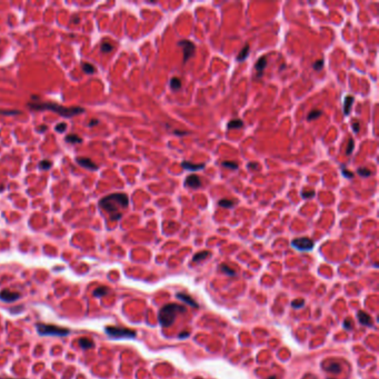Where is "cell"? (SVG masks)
I'll use <instances>...</instances> for the list:
<instances>
[{
	"mask_svg": "<svg viewBox=\"0 0 379 379\" xmlns=\"http://www.w3.org/2000/svg\"><path fill=\"white\" fill-rule=\"evenodd\" d=\"M129 204L127 195L111 194L99 201V206L110 215L111 220H119L122 217L121 209H126Z\"/></svg>",
	"mask_w": 379,
	"mask_h": 379,
	"instance_id": "1",
	"label": "cell"
},
{
	"mask_svg": "<svg viewBox=\"0 0 379 379\" xmlns=\"http://www.w3.org/2000/svg\"><path fill=\"white\" fill-rule=\"evenodd\" d=\"M28 107L33 110H51L55 111L57 114L61 115L64 117H72L76 116L78 114L83 112V109L80 107H72V108H67V107H62L60 105L53 103H29Z\"/></svg>",
	"mask_w": 379,
	"mask_h": 379,
	"instance_id": "2",
	"label": "cell"
},
{
	"mask_svg": "<svg viewBox=\"0 0 379 379\" xmlns=\"http://www.w3.org/2000/svg\"><path fill=\"white\" fill-rule=\"evenodd\" d=\"M187 311L185 306H180L177 304H168L163 306L159 311V322L162 327L171 326L177 315L185 314Z\"/></svg>",
	"mask_w": 379,
	"mask_h": 379,
	"instance_id": "3",
	"label": "cell"
},
{
	"mask_svg": "<svg viewBox=\"0 0 379 379\" xmlns=\"http://www.w3.org/2000/svg\"><path fill=\"white\" fill-rule=\"evenodd\" d=\"M37 331L41 336H67L69 334V329L62 328V327L55 326V325H44L39 324L37 325Z\"/></svg>",
	"mask_w": 379,
	"mask_h": 379,
	"instance_id": "4",
	"label": "cell"
},
{
	"mask_svg": "<svg viewBox=\"0 0 379 379\" xmlns=\"http://www.w3.org/2000/svg\"><path fill=\"white\" fill-rule=\"evenodd\" d=\"M107 335L115 339L120 338H135L137 336L135 330L128 329V328H120V327H106L105 328Z\"/></svg>",
	"mask_w": 379,
	"mask_h": 379,
	"instance_id": "5",
	"label": "cell"
},
{
	"mask_svg": "<svg viewBox=\"0 0 379 379\" xmlns=\"http://www.w3.org/2000/svg\"><path fill=\"white\" fill-rule=\"evenodd\" d=\"M314 241L307 237H301V238H296L291 241V246L300 251H309L314 248Z\"/></svg>",
	"mask_w": 379,
	"mask_h": 379,
	"instance_id": "6",
	"label": "cell"
},
{
	"mask_svg": "<svg viewBox=\"0 0 379 379\" xmlns=\"http://www.w3.org/2000/svg\"><path fill=\"white\" fill-rule=\"evenodd\" d=\"M177 44L179 46V47H181L183 49V64H186V62H187V61H188L189 59L192 57V55H194L195 49H196V46H195V44H192L191 41H189V40H180V41H178Z\"/></svg>",
	"mask_w": 379,
	"mask_h": 379,
	"instance_id": "7",
	"label": "cell"
},
{
	"mask_svg": "<svg viewBox=\"0 0 379 379\" xmlns=\"http://www.w3.org/2000/svg\"><path fill=\"white\" fill-rule=\"evenodd\" d=\"M20 295L19 293H15V291H10V290H2L0 293V299L5 302H12V301H16L18 299L20 298Z\"/></svg>",
	"mask_w": 379,
	"mask_h": 379,
	"instance_id": "8",
	"label": "cell"
},
{
	"mask_svg": "<svg viewBox=\"0 0 379 379\" xmlns=\"http://www.w3.org/2000/svg\"><path fill=\"white\" fill-rule=\"evenodd\" d=\"M76 160H77V162L79 163L80 166H82L83 168H87V169H89V170H97L98 169L97 165H96L91 159H89V158L78 157Z\"/></svg>",
	"mask_w": 379,
	"mask_h": 379,
	"instance_id": "9",
	"label": "cell"
},
{
	"mask_svg": "<svg viewBox=\"0 0 379 379\" xmlns=\"http://www.w3.org/2000/svg\"><path fill=\"white\" fill-rule=\"evenodd\" d=\"M185 185L190 187V188L198 189L201 186V180H200V178L197 175H190V176L186 178Z\"/></svg>",
	"mask_w": 379,
	"mask_h": 379,
	"instance_id": "10",
	"label": "cell"
},
{
	"mask_svg": "<svg viewBox=\"0 0 379 379\" xmlns=\"http://www.w3.org/2000/svg\"><path fill=\"white\" fill-rule=\"evenodd\" d=\"M181 166L183 169L189 170V171H198V170H201V169L205 168L206 163H192L190 161H183L181 163Z\"/></svg>",
	"mask_w": 379,
	"mask_h": 379,
	"instance_id": "11",
	"label": "cell"
},
{
	"mask_svg": "<svg viewBox=\"0 0 379 379\" xmlns=\"http://www.w3.org/2000/svg\"><path fill=\"white\" fill-rule=\"evenodd\" d=\"M266 66H267V57H266V56H263V57H260V58L258 59V61L256 62V66H255L256 71H257V78H260L263 76V69L266 68Z\"/></svg>",
	"mask_w": 379,
	"mask_h": 379,
	"instance_id": "12",
	"label": "cell"
},
{
	"mask_svg": "<svg viewBox=\"0 0 379 379\" xmlns=\"http://www.w3.org/2000/svg\"><path fill=\"white\" fill-rule=\"evenodd\" d=\"M354 101H355L354 96H347L345 98V101H343V114H345V116H349Z\"/></svg>",
	"mask_w": 379,
	"mask_h": 379,
	"instance_id": "13",
	"label": "cell"
},
{
	"mask_svg": "<svg viewBox=\"0 0 379 379\" xmlns=\"http://www.w3.org/2000/svg\"><path fill=\"white\" fill-rule=\"evenodd\" d=\"M177 298L180 299V300H183V301H185L186 304H188L189 306H192V307H195V308H198V304H197V302L195 301L194 299L191 298L190 296L186 295V293H177Z\"/></svg>",
	"mask_w": 379,
	"mask_h": 379,
	"instance_id": "14",
	"label": "cell"
},
{
	"mask_svg": "<svg viewBox=\"0 0 379 379\" xmlns=\"http://www.w3.org/2000/svg\"><path fill=\"white\" fill-rule=\"evenodd\" d=\"M325 370L328 371V373H332V374H339L341 371V366L338 363L330 361L329 364H327V365L325 366Z\"/></svg>",
	"mask_w": 379,
	"mask_h": 379,
	"instance_id": "15",
	"label": "cell"
},
{
	"mask_svg": "<svg viewBox=\"0 0 379 379\" xmlns=\"http://www.w3.org/2000/svg\"><path fill=\"white\" fill-rule=\"evenodd\" d=\"M357 317H358V320H359V322L361 325H366V326H368V325L371 324L370 316L367 315L365 311H358Z\"/></svg>",
	"mask_w": 379,
	"mask_h": 379,
	"instance_id": "16",
	"label": "cell"
},
{
	"mask_svg": "<svg viewBox=\"0 0 379 379\" xmlns=\"http://www.w3.org/2000/svg\"><path fill=\"white\" fill-rule=\"evenodd\" d=\"M78 343H79V346L81 347L82 349H89V348H94L95 347V343L92 340H90L89 338H80L79 340H78Z\"/></svg>",
	"mask_w": 379,
	"mask_h": 379,
	"instance_id": "17",
	"label": "cell"
},
{
	"mask_svg": "<svg viewBox=\"0 0 379 379\" xmlns=\"http://www.w3.org/2000/svg\"><path fill=\"white\" fill-rule=\"evenodd\" d=\"M249 51H250V47H249V44H245V47L242 48V49H241V51L240 53H239V55L237 56V61H239V62H241V61H244L245 59L247 58V57H248V55H249Z\"/></svg>",
	"mask_w": 379,
	"mask_h": 379,
	"instance_id": "18",
	"label": "cell"
},
{
	"mask_svg": "<svg viewBox=\"0 0 379 379\" xmlns=\"http://www.w3.org/2000/svg\"><path fill=\"white\" fill-rule=\"evenodd\" d=\"M244 126V122L240 119H234L228 122L227 129H236V128H241Z\"/></svg>",
	"mask_w": 379,
	"mask_h": 379,
	"instance_id": "19",
	"label": "cell"
},
{
	"mask_svg": "<svg viewBox=\"0 0 379 379\" xmlns=\"http://www.w3.org/2000/svg\"><path fill=\"white\" fill-rule=\"evenodd\" d=\"M66 141L67 142H70V144H81V142H82V139H81L80 137H78L77 135H75V133H72V135L67 136Z\"/></svg>",
	"mask_w": 379,
	"mask_h": 379,
	"instance_id": "20",
	"label": "cell"
},
{
	"mask_svg": "<svg viewBox=\"0 0 379 379\" xmlns=\"http://www.w3.org/2000/svg\"><path fill=\"white\" fill-rule=\"evenodd\" d=\"M108 293V288L105 287V286H101V287H98L97 289H95L94 291V296L95 297H103L105 295Z\"/></svg>",
	"mask_w": 379,
	"mask_h": 379,
	"instance_id": "21",
	"label": "cell"
},
{
	"mask_svg": "<svg viewBox=\"0 0 379 379\" xmlns=\"http://www.w3.org/2000/svg\"><path fill=\"white\" fill-rule=\"evenodd\" d=\"M209 255H210V252H209V251L198 252V254H196V255L194 256V258H192V261H194V263H197V261H199V260H202V259H205V258H207L208 256H209Z\"/></svg>",
	"mask_w": 379,
	"mask_h": 379,
	"instance_id": "22",
	"label": "cell"
},
{
	"mask_svg": "<svg viewBox=\"0 0 379 379\" xmlns=\"http://www.w3.org/2000/svg\"><path fill=\"white\" fill-rule=\"evenodd\" d=\"M170 88L172 90H179L181 88V81L179 80V78H171V80H170Z\"/></svg>",
	"mask_w": 379,
	"mask_h": 379,
	"instance_id": "23",
	"label": "cell"
},
{
	"mask_svg": "<svg viewBox=\"0 0 379 379\" xmlns=\"http://www.w3.org/2000/svg\"><path fill=\"white\" fill-rule=\"evenodd\" d=\"M321 115H322V110H317V109H315V110H313V111H310L309 114H308V116H307V120H315V119H317V118H318V117H320Z\"/></svg>",
	"mask_w": 379,
	"mask_h": 379,
	"instance_id": "24",
	"label": "cell"
},
{
	"mask_svg": "<svg viewBox=\"0 0 379 379\" xmlns=\"http://www.w3.org/2000/svg\"><path fill=\"white\" fill-rule=\"evenodd\" d=\"M234 205H235V201L228 200V199H221V200H219V202H218L219 207H224V208H233Z\"/></svg>",
	"mask_w": 379,
	"mask_h": 379,
	"instance_id": "25",
	"label": "cell"
},
{
	"mask_svg": "<svg viewBox=\"0 0 379 379\" xmlns=\"http://www.w3.org/2000/svg\"><path fill=\"white\" fill-rule=\"evenodd\" d=\"M221 166L225 167V168L231 169V170H237L238 169V163L235 162V161H222Z\"/></svg>",
	"mask_w": 379,
	"mask_h": 379,
	"instance_id": "26",
	"label": "cell"
},
{
	"mask_svg": "<svg viewBox=\"0 0 379 379\" xmlns=\"http://www.w3.org/2000/svg\"><path fill=\"white\" fill-rule=\"evenodd\" d=\"M81 67H82V70L86 72V74H94V72L96 71V68H95L92 65L87 64V62H82Z\"/></svg>",
	"mask_w": 379,
	"mask_h": 379,
	"instance_id": "27",
	"label": "cell"
},
{
	"mask_svg": "<svg viewBox=\"0 0 379 379\" xmlns=\"http://www.w3.org/2000/svg\"><path fill=\"white\" fill-rule=\"evenodd\" d=\"M324 65H325V60L324 59H319V60L315 61L313 65V68L316 70V71H320L322 68H324Z\"/></svg>",
	"mask_w": 379,
	"mask_h": 379,
	"instance_id": "28",
	"label": "cell"
},
{
	"mask_svg": "<svg viewBox=\"0 0 379 379\" xmlns=\"http://www.w3.org/2000/svg\"><path fill=\"white\" fill-rule=\"evenodd\" d=\"M220 269L224 271L225 274H227L228 276H235L236 275V271L233 270V269H230L229 267H227L226 265H221L220 266Z\"/></svg>",
	"mask_w": 379,
	"mask_h": 379,
	"instance_id": "29",
	"label": "cell"
},
{
	"mask_svg": "<svg viewBox=\"0 0 379 379\" xmlns=\"http://www.w3.org/2000/svg\"><path fill=\"white\" fill-rule=\"evenodd\" d=\"M51 166H53V163L50 162L49 160H42L41 162L39 163V167L42 170H48V169L51 168Z\"/></svg>",
	"mask_w": 379,
	"mask_h": 379,
	"instance_id": "30",
	"label": "cell"
},
{
	"mask_svg": "<svg viewBox=\"0 0 379 379\" xmlns=\"http://www.w3.org/2000/svg\"><path fill=\"white\" fill-rule=\"evenodd\" d=\"M357 174L363 176V177H368L371 175V171L367 168H358L357 169Z\"/></svg>",
	"mask_w": 379,
	"mask_h": 379,
	"instance_id": "31",
	"label": "cell"
},
{
	"mask_svg": "<svg viewBox=\"0 0 379 379\" xmlns=\"http://www.w3.org/2000/svg\"><path fill=\"white\" fill-rule=\"evenodd\" d=\"M354 147H355V141H354V139L350 138L348 140V147H347V149H346V155L347 156L352 155V150H354Z\"/></svg>",
	"mask_w": 379,
	"mask_h": 379,
	"instance_id": "32",
	"label": "cell"
},
{
	"mask_svg": "<svg viewBox=\"0 0 379 379\" xmlns=\"http://www.w3.org/2000/svg\"><path fill=\"white\" fill-rule=\"evenodd\" d=\"M112 49H114V47H112V44H107V42H105V44H101V51H103V53H110V51H111Z\"/></svg>",
	"mask_w": 379,
	"mask_h": 379,
	"instance_id": "33",
	"label": "cell"
},
{
	"mask_svg": "<svg viewBox=\"0 0 379 379\" xmlns=\"http://www.w3.org/2000/svg\"><path fill=\"white\" fill-rule=\"evenodd\" d=\"M341 172H343V176H345L346 178H348V179H352V178H354V174L350 172V171H348L345 166H341Z\"/></svg>",
	"mask_w": 379,
	"mask_h": 379,
	"instance_id": "34",
	"label": "cell"
},
{
	"mask_svg": "<svg viewBox=\"0 0 379 379\" xmlns=\"http://www.w3.org/2000/svg\"><path fill=\"white\" fill-rule=\"evenodd\" d=\"M315 190H309V191H302L301 192V196L304 199H307V198H313L315 196Z\"/></svg>",
	"mask_w": 379,
	"mask_h": 379,
	"instance_id": "35",
	"label": "cell"
},
{
	"mask_svg": "<svg viewBox=\"0 0 379 379\" xmlns=\"http://www.w3.org/2000/svg\"><path fill=\"white\" fill-rule=\"evenodd\" d=\"M66 129H67V125L65 122H59L58 125L56 126V130H57L58 133H64Z\"/></svg>",
	"mask_w": 379,
	"mask_h": 379,
	"instance_id": "36",
	"label": "cell"
},
{
	"mask_svg": "<svg viewBox=\"0 0 379 379\" xmlns=\"http://www.w3.org/2000/svg\"><path fill=\"white\" fill-rule=\"evenodd\" d=\"M304 305H305L304 300H295V301H293V308L302 307Z\"/></svg>",
	"mask_w": 379,
	"mask_h": 379,
	"instance_id": "37",
	"label": "cell"
},
{
	"mask_svg": "<svg viewBox=\"0 0 379 379\" xmlns=\"http://www.w3.org/2000/svg\"><path fill=\"white\" fill-rule=\"evenodd\" d=\"M0 114H2V115H18V114H20V111H17V110H15V111H5V110H0Z\"/></svg>",
	"mask_w": 379,
	"mask_h": 379,
	"instance_id": "38",
	"label": "cell"
},
{
	"mask_svg": "<svg viewBox=\"0 0 379 379\" xmlns=\"http://www.w3.org/2000/svg\"><path fill=\"white\" fill-rule=\"evenodd\" d=\"M359 128H360V125L358 122H354L352 124V130H354V133H359Z\"/></svg>",
	"mask_w": 379,
	"mask_h": 379,
	"instance_id": "39",
	"label": "cell"
},
{
	"mask_svg": "<svg viewBox=\"0 0 379 379\" xmlns=\"http://www.w3.org/2000/svg\"><path fill=\"white\" fill-rule=\"evenodd\" d=\"M343 325H345V327H346L347 329H352V322L350 320H349V319H347V320L345 321V324H343Z\"/></svg>",
	"mask_w": 379,
	"mask_h": 379,
	"instance_id": "40",
	"label": "cell"
},
{
	"mask_svg": "<svg viewBox=\"0 0 379 379\" xmlns=\"http://www.w3.org/2000/svg\"><path fill=\"white\" fill-rule=\"evenodd\" d=\"M48 129V127L46 125H42V126H40V127L39 128H37V130H38L39 133H42V131H46V130Z\"/></svg>",
	"mask_w": 379,
	"mask_h": 379,
	"instance_id": "41",
	"label": "cell"
},
{
	"mask_svg": "<svg viewBox=\"0 0 379 379\" xmlns=\"http://www.w3.org/2000/svg\"><path fill=\"white\" fill-rule=\"evenodd\" d=\"M174 133H175V135H178V136H183V135H187L188 133H186V131H179V130H175Z\"/></svg>",
	"mask_w": 379,
	"mask_h": 379,
	"instance_id": "42",
	"label": "cell"
},
{
	"mask_svg": "<svg viewBox=\"0 0 379 379\" xmlns=\"http://www.w3.org/2000/svg\"><path fill=\"white\" fill-rule=\"evenodd\" d=\"M97 124H98V120L95 119V120H92V121L89 122V126H91V127H92V126H96Z\"/></svg>",
	"mask_w": 379,
	"mask_h": 379,
	"instance_id": "43",
	"label": "cell"
},
{
	"mask_svg": "<svg viewBox=\"0 0 379 379\" xmlns=\"http://www.w3.org/2000/svg\"><path fill=\"white\" fill-rule=\"evenodd\" d=\"M257 167V163H249L248 165V168H256Z\"/></svg>",
	"mask_w": 379,
	"mask_h": 379,
	"instance_id": "44",
	"label": "cell"
},
{
	"mask_svg": "<svg viewBox=\"0 0 379 379\" xmlns=\"http://www.w3.org/2000/svg\"><path fill=\"white\" fill-rule=\"evenodd\" d=\"M269 379H276V377H269Z\"/></svg>",
	"mask_w": 379,
	"mask_h": 379,
	"instance_id": "45",
	"label": "cell"
},
{
	"mask_svg": "<svg viewBox=\"0 0 379 379\" xmlns=\"http://www.w3.org/2000/svg\"><path fill=\"white\" fill-rule=\"evenodd\" d=\"M0 379H1V378H0ZM8 379H10V378H8Z\"/></svg>",
	"mask_w": 379,
	"mask_h": 379,
	"instance_id": "46",
	"label": "cell"
}]
</instances>
